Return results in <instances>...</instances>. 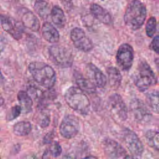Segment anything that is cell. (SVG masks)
Here are the masks:
<instances>
[{
	"label": "cell",
	"instance_id": "35",
	"mask_svg": "<svg viewBox=\"0 0 159 159\" xmlns=\"http://www.w3.org/2000/svg\"><path fill=\"white\" fill-rule=\"evenodd\" d=\"M84 159H98V158L96 157H94L93 156H89V157H85Z\"/></svg>",
	"mask_w": 159,
	"mask_h": 159
},
{
	"label": "cell",
	"instance_id": "13",
	"mask_svg": "<svg viewBox=\"0 0 159 159\" xmlns=\"http://www.w3.org/2000/svg\"><path fill=\"white\" fill-rule=\"evenodd\" d=\"M86 78L96 86L104 88L107 84V78L102 71L93 63L87 64L85 68Z\"/></svg>",
	"mask_w": 159,
	"mask_h": 159
},
{
	"label": "cell",
	"instance_id": "23",
	"mask_svg": "<svg viewBox=\"0 0 159 159\" xmlns=\"http://www.w3.org/2000/svg\"><path fill=\"white\" fill-rule=\"evenodd\" d=\"M145 140L147 144L154 150L158 151L159 149V133L157 130L150 129L145 134Z\"/></svg>",
	"mask_w": 159,
	"mask_h": 159
},
{
	"label": "cell",
	"instance_id": "19",
	"mask_svg": "<svg viewBox=\"0 0 159 159\" xmlns=\"http://www.w3.org/2000/svg\"><path fill=\"white\" fill-rule=\"evenodd\" d=\"M106 73L110 86L114 89L118 88L122 81V75L119 70L116 67L108 66L106 68Z\"/></svg>",
	"mask_w": 159,
	"mask_h": 159
},
{
	"label": "cell",
	"instance_id": "24",
	"mask_svg": "<svg viewBox=\"0 0 159 159\" xmlns=\"http://www.w3.org/2000/svg\"><path fill=\"white\" fill-rule=\"evenodd\" d=\"M32 130V125L29 121H20L16 123L13 127L14 134L17 136L27 135Z\"/></svg>",
	"mask_w": 159,
	"mask_h": 159
},
{
	"label": "cell",
	"instance_id": "15",
	"mask_svg": "<svg viewBox=\"0 0 159 159\" xmlns=\"http://www.w3.org/2000/svg\"><path fill=\"white\" fill-rule=\"evenodd\" d=\"M21 22L25 27L34 32H37L40 29V21L37 17L30 10L23 9L20 15Z\"/></svg>",
	"mask_w": 159,
	"mask_h": 159
},
{
	"label": "cell",
	"instance_id": "26",
	"mask_svg": "<svg viewBox=\"0 0 159 159\" xmlns=\"http://www.w3.org/2000/svg\"><path fill=\"white\" fill-rule=\"evenodd\" d=\"M157 30V20L155 17H151L147 22L145 26L146 34L148 37H153Z\"/></svg>",
	"mask_w": 159,
	"mask_h": 159
},
{
	"label": "cell",
	"instance_id": "25",
	"mask_svg": "<svg viewBox=\"0 0 159 159\" xmlns=\"http://www.w3.org/2000/svg\"><path fill=\"white\" fill-rule=\"evenodd\" d=\"M146 101L148 106L155 113L159 111V101L158 91H152L148 93L146 95Z\"/></svg>",
	"mask_w": 159,
	"mask_h": 159
},
{
	"label": "cell",
	"instance_id": "6",
	"mask_svg": "<svg viewBox=\"0 0 159 159\" xmlns=\"http://www.w3.org/2000/svg\"><path fill=\"white\" fill-rule=\"evenodd\" d=\"M107 105L112 114L120 121H124L128 117V109L121 96L117 93L109 96Z\"/></svg>",
	"mask_w": 159,
	"mask_h": 159
},
{
	"label": "cell",
	"instance_id": "29",
	"mask_svg": "<svg viewBox=\"0 0 159 159\" xmlns=\"http://www.w3.org/2000/svg\"><path fill=\"white\" fill-rule=\"evenodd\" d=\"M38 122H39V125L42 128H45L48 127L50 122V115L46 112H43L40 115Z\"/></svg>",
	"mask_w": 159,
	"mask_h": 159
},
{
	"label": "cell",
	"instance_id": "30",
	"mask_svg": "<svg viewBox=\"0 0 159 159\" xmlns=\"http://www.w3.org/2000/svg\"><path fill=\"white\" fill-rule=\"evenodd\" d=\"M151 48L156 53H158L159 52V37L158 35H156L154 37L151 43Z\"/></svg>",
	"mask_w": 159,
	"mask_h": 159
},
{
	"label": "cell",
	"instance_id": "27",
	"mask_svg": "<svg viewBox=\"0 0 159 159\" xmlns=\"http://www.w3.org/2000/svg\"><path fill=\"white\" fill-rule=\"evenodd\" d=\"M22 109L20 106H15L12 107L7 113L6 120L11 121L17 118L21 113Z\"/></svg>",
	"mask_w": 159,
	"mask_h": 159
},
{
	"label": "cell",
	"instance_id": "28",
	"mask_svg": "<svg viewBox=\"0 0 159 159\" xmlns=\"http://www.w3.org/2000/svg\"><path fill=\"white\" fill-rule=\"evenodd\" d=\"M48 151L50 154L52 155L53 157H58L61 155L62 149L60 145L58 142H54L52 144Z\"/></svg>",
	"mask_w": 159,
	"mask_h": 159
},
{
	"label": "cell",
	"instance_id": "20",
	"mask_svg": "<svg viewBox=\"0 0 159 159\" xmlns=\"http://www.w3.org/2000/svg\"><path fill=\"white\" fill-rule=\"evenodd\" d=\"M51 19L53 24L59 28H63L66 24V17L63 11L58 6H54L50 12Z\"/></svg>",
	"mask_w": 159,
	"mask_h": 159
},
{
	"label": "cell",
	"instance_id": "9",
	"mask_svg": "<svg viewBox=\"0 0 159 159\" xmlns=\"http://www.w3.org/2000/svg\"><path fill=\"white\" fill-rule=\"evenodd\" d=\"M116 58L117 64L121 70H129L132 66L134 58V52L132 47L128 43L122 44L117 50Z\"/></svg>",
	"mask_w": 159,
	"mask_h": 159
},
{
	"label": "cell",
	"instance_id": "16",
	"mask_svg": "<svg viewBox=\"0 0 159 159\" xmlns=\"http://www.w3.org/2000/svg\"><path fill=\"white\" fill-rule=\"evenodd\" d=\"M90 11L94 18L102 24L106 25L112 24V19L109 12L101 6L97 4H93L90 7Z\"/></svg>",
	"mask_w": 159,
	"mask_h": 159
},
{
	"label": "cell",
	"instance_id": "31",
	"mask_svg": "<svg viewBox=\"0 0 159 159\" xmlns=\"http://www.w3.org/2000/svg\"><path fill=\"white\" fill-rule=\"evenodd\" d=\"M52 139H53V134H52V133H51V132L48 133V134H47L45 136V137L43 139V142L45 143H49L51 142Z\"/></svg>",
	"mask_w": 159,
	"mask_h": 159
},
{
	"label": "cell",
	"instance_id": "14",
	"mask_svg": "<svg viewBox=\"0 0 159 159\" xmlns=\"http://www.w3.org/2000/svg\"><path fill=\"white\" fill-rule=\"evenodd\" d=\"M102 148L106 155L111 159L119 158L126 153L124 148L116 140L107 138L102 142Z\"/></svg>",
	"mask_w": 159,
	"mask_h": 159
},
{
	"label": "cell",
	"instance_id": "22",
	"mask_svg": "<svg viewBox=\"0 0 159 159\" xmlns=\"http://www.w3.org/2000/svg\"><path fill=\"white\" fill-rule=\"evenodd\" d=\"M36 13L42 19H47L50 13L49 4L44 0H37L34 6Z\"/></svg>",
	"mask_w": 159,
	"mask_h": 159
},
{
	"label": "cell",
	"instance_id": "33",
	"mask_svg": "<svg viewBox=\"0 0 159 159\" xmlns=\"http://www.w3.org/2000/svg\"><path fill=\"white\" fill-rule=\"evenodd\" d=\"M4 103V99L3 98V97L2 96V95L0 94V107L1 106H2Z\"/></svg>",
	"mask_w": 159,
	"mask_h": 159
},
{
	"label": "cell",
	"instance_id": "2",
	"mask_svg": "<svg viewBox=\"0 0 159 159\" xmlns=\"http://www.w3.org/2000/svg\"><path fill=\"white\" fill-rule=\"evenodd\" d=\"M65 100L68 106L77 113L86 116L90 110V101L86 94L79 88L71 86L64 94Z\"/></svg>",
	"mask_w": 159,
	"mask_h": 159
},
{
	"label": "cell",
	"instance_id": "34",
	"mask_svg": "<svg viewBox=\"0 0 159 159\" xmlns=\"http://www.w3.org/2000/svg\"><path fill=\"white\" fill-rule=\"evenodd\" d=\"M63 159H75V158L72 157V156H71V155H68L64 156Z\"/></svg>",
	"mask_w": 159,
	"mask_h": 159
},
{
	"label": "cell",
	"instance_id": "3",
	"mask_svg": "<svg viewBox=\"0 0 159 159\" xmlns=\"http://www.w3.org/2000/svg\"><path fill=\"white\" fill-rule=\"evenodd\" d=\"M146 17L147 9L145 4L139 0H132L126 8L124 20L128 28L136 30L143 25Z\"/></svg>",
	"mask_w": 159,
	"mask_h": 159
},
{
	"label": "cell",
	"instance_id": "10",
	"mask_svg": "<svg viewBox=\"0 0 159 159\" xmlns=\"http://www.w3.org/2000/svg\"><path fill=\"white\" fill-rule=\"evenodd\" d=\"M70 38L74 46L80 51L88 52L93 48L92 41L81 28H73L70 32Z\"/></svg>",
	"mask_w": 159,
	"mask_h": 159
},
{
	"label": "cell",
	"instance_id": "21",
	"mask_svg": "<svg viewBox=\"0 0 159 159\" xmlns=\"http://www.w3.org/2000/svg\"><path fill=\"white\" fill-rule=\"evenodd\" d=\"M17 99L20 103L21 109L24 113H27L32 111L33 101L30 96L27 92L20 91L17 94Z\"/></svg>",
	"mask_w": 159,
	"mask_h": 159
},
{
	"label": "cell",
	"instance_id": "11",
	"mask_svg": "<svg viewBox=\"0 0 159 159\" xmlns=\"http://www.w3.org/2000/svg\"><path fill=\"white\" fill-rule=\"evenodd\" d=\"M130 111L134 119L140 123L148 122L152 114L144 102L139 99L134 98L130 103Z\"/></svg>",
	"mask_w": 159,
	"mask_h": 159
},
{
	"label": "cell",
	"instance_id": "8",
	"mask_svg": "<svg viewBox=\"0 0 159 159\" xmlns=\"http://www.w3.org/2000/svg\"><path fill=\"white\" fill-rule=\"evenodd\" d=\"M80 125L79 119L73 114L65 116L60 125L59 131L61 136L66 139H72L79 132Z\"/></svg>",
	"mask_w": 159,
	"mask_h": 159
},
{
	"label": "cell",
	"instance_id": "4",
	"mask_svg": "<svg viewBox=\"0 0 159 159\" xmlns=\"http://www.w3.org/2000/svg\"><path fill=\"white\" fill-rule=\"evenodd\" d=\"M134 83L140 91H145L149 87L157 83V78L155 73L145 60L139 63L134 77Z\"/></svg>",
	"mask_w": 159,
	"mask_h": 159
},
{
	"label": "cell",
	"instance_id": "38",
	"mask_svg": "<svg viewBox=\"0 0 159 159\" xmlns=\"http://www.w3.org/2000/svg\"><path fill=\"white\" fill-rule=\"evenodd\" d=\"M0 159H1V158H0Z\"/></svg>",
	"mask_w": 159,
	"mask_h": 159
},
{
	"label": "cell",
	"instance_id": "7",
	"mask_svg": "<svg viewBox=\"0 0 159 159\" xmlns=\"http://www.w3.org/2000/svg\"><path fill=\"white\" fill-rule=\"evenodd\" d=\"M125 145L135 158H140L143 152V145L137 134L129 129L125 128L122 132Z\"/></svg>",
	"mask_w": 159,
	"mask_h": 159
},
{
	"label": "cell",
	"instance_id": "18",
	"mask_svg": "<svg viewBox=\"0 0 159 159\" xmlns=\"http://www.w3.org/2000/svg\"><path fill=\"white\" fill-rule=\"evenodd\" d=\"M74 78L76 84L83 92L92 94L96 91V87L86 77H84L81 73H75Z\"/></svg>",
	"mask_w": 159,
	"mask_h": 159
},
{
	"label": "cell",
	"instance_id": "5",
	"mask_svg": "<svg viewBox=\"0 0 159 159\" xmlns=\"http://www.w3.org/2000/svg\"><path fill=\"white\" fill-rule=\"evenodd\" d=\"M49 57L51 61L61 68L70 67L73 62L71 52L66 47L60 45H53L48 48Z\"/></svg>",
	"mask_w": 159,
	"mask_h": 159
},
{
	"label": "cell",
	"instance_id": "12",
	"mask_svg": "<svg viewBox=\"0 0 159 159\" xmlns=\"http://www.w3.org/2000/svg\"><path fill=\"white\" fill-rule=\"evenodd\" d=\"M0 23L2 29L14 39L20 40L24 33L23 25L14 19L6 15H0Z\"/></svg>",
	"mask_w": 159,
	"mask_h": 159
},
{
	"label": "cell",
	"instance_id": "37",
	"mask_svg": "<svg viewBox=\"0 0 159 159\" xmlns=\"http://www.w3.org/2000/svg\"><path fill=\"white\" fill-rule=\"evenodd\" d=\"M0 73H1V71H0Z\"/></svg>",
	"mask_w": 159,
	"mask_h": 159
},
{
	"label": "cell",
	"instance_id": "36",
	"mask_svg": "<svg viewBox=\"0 0 159 159\" xmlns=\"http://www.w3.org/2000/svg\"><path fill=\"white\" fill-rule=\"evenodd\" d=\"M123 159H135V158H134V157L130 156V155H127V156H125Z\"/></svg>",
	"mask_w": 159,
	"mask_h": 159
},
{
	"label": "cell",
	"instance_id": "17",
	"mask_svg": "<svg viewBox=\"0 0 159 159\" xmlns=\"http://www.w3.org/2000/svg\"><path fill=\"white\" fill-rule=\"evenodd\" d=\"M42 34L43 39L49 43H55L59 40L60 34L58 31L48 22L43 23L42 27Z\"/></svg>",
	"mask_w": 159,
	"mask_h": 159
},
{
	"label": "cell",
	"instance_id": "1",
	"mask_svg": "<svg viewBox=\"0 0 159 159\" xmlns=\"http://www.w3.org/2000/svg\"><path fill=\"white\" fill-rule=\"evenodd\" d=\"M29 71L34 80L45 88H52L56 82V73L49 65L40 61H33L29 65Z\"/></svg>",
	"mask_w": 159,
	"mask_h": 159
},
{
	"label": "cell",
	"instance_id": "32",
	"mask_svg": "<svg viewBox=\"0 0 159 159\" xmlns=\"http://www.w3.org/2000/svg\"><path fill=\"white\" fill-rule=\"evenodd\" d=\"M23 159H38V158L35 154L31 153V154H29V155H26Z\"/></svg>",
	"mask_w": 159,
	"mask_h": 159
}]
</instances>
